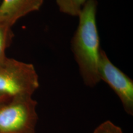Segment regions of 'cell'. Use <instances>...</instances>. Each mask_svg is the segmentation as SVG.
Instances as JSON below:
<instances>
[{"label": "cell", "instance_id": "1", "mask_svg": "<svg viewBox=\"0 0 133 133\" xmlns=\"http://www.w3.org/2000/svg\"><path fill=\"white\" fill-rule=\"evenodd\" d=\"M97 1L89 0L78 16V25L71 41V49L83 82L88 87L100 82V39L97 26Z\"/></svg>", "mask_w": 133, "mask_h": 133}, {"label": "cell", "instance_id": "2", "mask_svg": "<svg viewBox=\"0 0 133 133\" xmlns=\"http://www.w3.org/2000/svg\"><path fill=\"white\" fill-rule=\"evenodd\" d=\"M39 86V77L33 64L8 57L0 63L1 94L11 98L32 96Z\"/></svg>", "mask_w": 133, "mask_h": 133}, {"label": "cell", "instance_id": "3", "mask_svg": "<svg viewBox=\"0 0 133 133\" xmlns=\"http://www.w3.org/2000/svg\"><path fill=\"white\" fill-rule=\"evenodd\" d=\"M37 102L32 96L12 97L0 105V133H35Z\"/></svg>", "mask_w": 133, "mask_h": 133}, {"label": "cell", "instance_id": "4", "mask_svg": "<svg viewBox=\"0 0 133 133\" xmlns=\"http://www.w3.org/2000/svg\"><path fill=\"white\" fill-rule=\"evenodd\" d=\"M100 81L107 83L120 100L126 114L133 115V81L116 66L104 50H101L99 64Z\"/></svg>", "mask_w": 133, "mask_h": 133}, {"label": "cell", "instance_id": "5", "mask_svg": "<svg viewBox=\"0 0 133 133\" xmlns=\"http://www.w3.org/2000/svg\"><path fill=\"white\" fill-rule=\"evenodd\" d=\"M44 0H1L0 23L11 26L30 13L38 11Z\"/></svg>", "mask_w": 133, "mask_h": 133}, {"label": "cell", "instance_id": "6", "mask_svg": "<svg viewBox=\"0 0 133 133\" xmlns=\"http://www.w3.org/2000/svg\"><path fill=\"white\" fill-rule=\"evenodd\" d=\"M89 0H56L60 12L70 16L78 17Z\"/></svg>", "mask_w": 133, "mask_h": 133}, {"label": "cell", "instance_id": "7", "mask_svg": "<svg viewBox=\"0 0 133 133\" xmlns=\"http://www.w3.org/2000/svg\"><path fill=\"white\" fill-rule=\"evenodd\" d=\"M14 36L11 26L0 23V63L7 57L6 50L12 44Z\"/></svg>", "mask_w": 133, "mask_h": 133}, {"label": "cell", "instance_id": "8", "mask_svg": "<svg viewBox=\"0 0 133 133\" xmlns=\"http://www.w3.org/2000/svg\"><path fill=\"white\" fill-rule=\"evenodd\" d=\"M93 133H123V131L119 126L108 120L100 124Z\"/></svg>", "mask_w": 133, "mask_h": 133}, {"label": "cell", "instance_id": "9", "mask_svg": "<svg viewBox=\"0 0 133 133\" xmlns=\"http://www.w3.org/2000/svg\"><path fill=\"white\" fill-rule=\"evenodd\" d=\"M11 99V97H8V96L4 95V94L0 93V105L3 104H4V103L7 102L8 101H9Z\"/></svg>", "mask_w": 133, "mask_h": 133}, {"label": "cell", "instance_id": "10", "mask_svg": "<svg viewBox=\"0 0 133 133\" xmlns=\"http://www.w3.org/2000/svg\"><path fill=\"white\" fill-rule=\"evenodd\" d=\"M1 0H0V3H1Z\"/></svg>", "mask_w": 133, "mask_h": 133}]
</instances>
